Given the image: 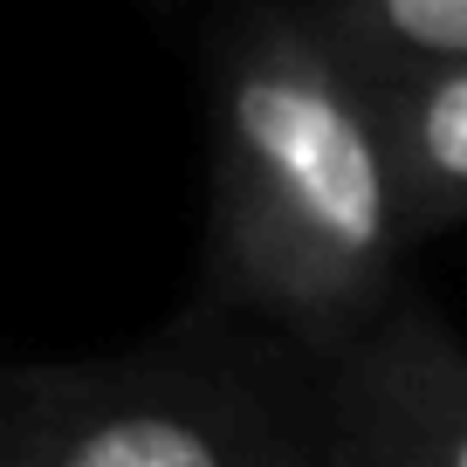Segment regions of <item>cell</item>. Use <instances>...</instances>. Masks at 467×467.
Masks as SVG:
<instances>
[{"label": "cell", "instance_id": "obj_4", "mask_svg": "<svg viewBox=\"0 0 467 467\" xmlns=\"http://www.w3.org/2000/svg\"><path fill=\"white\" fill-rule=\"evenodd\" d=\"M385 110V131L406 179L412 241L467 220V69H412L371 76Z\"/></svg>", "mask_w": 467, "mask_h": 467}, {"label": "cell", "instance_id": "obj_3", "mask_svg": "<svg viewBox=\"0 0 467 467\" xmlns=\"http://www.w3.org/2000/svg\"><path fill=\"white\" fill-rule=\"evenodd\" d=\"M317 440L330 467H467V337L399 289L323 358Z\"/></svg>", "mask_w": 467, "mask_h": 467}, {"label": "cell", "instance_id": "obj_1", "mask_svg": "<svg viewBox=\"0 0 467 467\" xmlns=\"http://www.w3.org/2000/svg\"><path fill=\"white\" fill-rule=\"evenodd\" d=\"M420 248L379 89L323 21L262 15L213 69V275L317 358L399 296Z\"/></svg>", "mask_w": 467, "mask_h": 467}, {"label": "cell", "instance_id": "obj_5", "mask_svg": "<svg viewBox=\"0 0 467 467\" xmlns=\"http://www.w3.org/2000/svg\"><path fill=\"white\" fill-rule=\"evenodd\" d=\"M323 35L365 76L467 69V0H323Z\"/></svg>", "mask_w": 467, "mask_h": 467}, {"label": "cell", "instance_id": "obj_2", "mask_svg": "<svg viewBox=\"0 0 467 467\" xmlns=\"http://www.w3.org/2000/svg\"><path fill=\"white\" fill-rule=\"evenodd\" d=\"M0 467H330L282 406L186 358L35 365L7 385Z\"/></svg>", "mask_w": 467, "mask_h": 467}]
</instances>
